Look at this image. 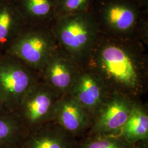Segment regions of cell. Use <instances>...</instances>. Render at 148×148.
<instances>
[{"label": "cell", "mask_w": 148, "mask_h": 148, "mask_svg": "<svg viewBox=\"0 0 148 148\" xmlns=\"http://www.w3.org/2000/svg\"><path fill=\"white\" fill-rule=\"evenodd\" d=\"M26 26L16 0L0 1V55L5 53Z\"/></svg>", "instance_id": "7c38bea8"}, {"label": "cell", "mask_w": 148, "mask_h": 148, "mask_svg": "<svg viewBox=\"0 0 148 148\" xmlns=\"http://www.w3.org/2000/svg\"><path fill=\"white\" fill-rule=\"evenodd\" d=\"M11 112L9 111L7 108L5 106L3 101H2L1 97H0V115H5L8 113H10Z\"/></svg>", "instance_id": "ac0fdd59"}, {"label": "cell", "mask_w": 148, "mask_h": 148, "mask_svg": "<svg viewBox=\"0 0 148 148\" xmlns=\"http://www.w3.org/2000/svg\"><path fill=\"white\" fill-rule=\"evenodd\" d=\"M40 80L38 74L16 57L0 55V97L11 112Z\"/></svg>", "instance_id": "5b68a950"}, {"label": "cell", "mask_w": 148, "mask_h": 148, "mask_svg": "<svg viewBox=\"0 0 148 148\" xmlns=\"http://www.w3.org/2000/svg\"><path fill=\"white\" fill-rule=\"evenodd\" d=\"M135 101L124 95L110 93L93 118L87 134H121Z\"/></svg>", "instance_id": "ba28073f"}, {"label": "cell", "mask_w": 148, "mask_h": 148, "mask_svg": "<svg viewBox=\"0 0 148 148\" xmlns=\"http://www.w3.org/2000/svg\"><path fill=\"white\" fill-rule=\"evenodd\" d=\"M77 140L54 121L27 132L21 148H76Z\"/></svg>", "instance_id": "8fae6325"}, {"label": "cell", "mask_w": 148, "mask_h": 148, "mask_svg": "<svg viewBox=\"0 0 148 148\" xmlns=\"http://www.w3.org/2000/svg\"><path fill=\"white\" fill-rule=\"evenodd\" d=\"M94 1L95 0H57V18L74 13L90 11Z\"/></svg>", "instance_id": "e0dca14e"}, {"label": "cell", "mask_w": 148, "mask_h": 148, "mask_svg": "<svg viewBox=\"0 0 148 148\" xmlns=\"http://www.w3.org/2000/svg\"><path fill=\"white\" fill-rule=\"evenodd\" d=\"M82 68L97 74L110 93L140 101L147 92L148 54L137 39L101 34Z\"/></svg>", "instance_id": "6da1fadb"}, {"label": "cell", "mask_w": 148, "mask_h": 148, "mask_svg": "<svg viewBox=\"0 0 148 148\" xmlns=\"http://www.w3.org/2000/svg\"><path fill=\"white\" fill-rule=\"evenodd\" d=\"M27 26H53L57 19V0H16Z\"/></svg>", "instance_id": "4fadbf2b"}, {"label": "cell", "mask_w": 148, "mask_h": 148, "mask_svg": "<svg viewBox=\"0 0 148 148\" xmlns=\"http://www.w3.org/2000/svg\"><path fill=\"white\" fill-rule=\"evenodd\" d=\"M53 121L77 140L87 133L92 123L88 114L70 94L59 98Z\"/></svg>", "instance_id": "30bf717a"}, {"label": "cell", "mask_w": 148, "mask_h": 148, "mask_svg": "<svg viewBox=\"0 0 148 148\" xmlns=\"http://www.w3.org/2000/svg\"><path fill=\"white\" fill-rule=\"evenodd\" d=\"M25 133L13 112L0 115V148L20 145Z\"/></svg>", "instance_id": "9a60e30c"}, {"label": "cell", "mask_w": 148, "mask_h": 148, "mask_svg": "<svg viewBox=\"0 0 148 148\" xmlns=\"http://www.w3.org/2000/svg\"><path fill=\"white\" fill-rule=\"evenodd\" d=\"M2 1V0H0V1Z\"/></svg>", "instance_id": "44dd1931"}, {"label": "cell", "mask_w": 148, "mask_h": 148, "mask_svg": "<svg viewBox=\"0 0 148 148\" xmlns=\"http://www.w3.org/2000/svg\"><path fill=\"white\" fill-rule=\"evenodd\" d=\"M109 93L103 81L97 74L82 68L68 94L79 103L93 120Z\"/></svg>", "instance_id": "9c48e42d"}, {"label": "cell", "mask_w": 148, "mask_h": 148, "mask_svg": "<svg viewBox=\"0 0 148 148\" xmlns=\"http://www.w3.org/2000/svg\"><path fill=\"white\" fill-rule=\"evenodd\" d=\"M76 148H135L121 134H86L77 140Z\"/></svg>", "instance_id": "2e32d148"}, {"label": "cell", "mask_w": 148, "mask_h": 148, "mask_svg": "<svg viewBox=\"0 0 148 148\" xmlns=\"http://www.w3.org/2000/svg\"><path fill=\"white\" fill-rule=\"evenodd\" d=\"M57 45L52 27L27 25L5 53L16 57L38 74Z\"/></svg>", "instance_id": "277c9868"}, {"label": "cell", "mask_w": 148, "mask_h": 148, "mask_svg": "<svg viewBox=\"0 0 148 148\" xmlns=\"http://www.w3.org/2000/svg\"><path fill=\"white\" fill-rule=\"evenodd\" d=\"M90 11L101 35L137 40L139 21L148 13L137 0H95Z\"/></svg>", "instance_id": "3957f363"}, {"label": "cell", "mask_w": 148, "mask_h": 148, "mask_svg": "<svg viewBox=\"0 0 148 148\" xmlns=\"http://www.w3.org/2000/svg\"><path fill=\"white\" fill-rule=\"evenodd\" d=\"M21 148V147H20V145H15V146H12V147H11L10 148Z\"/></svg>", "instance_id": "ffe728a7"}, {"label": "cell", "mask_w": 148, "mask_h": 148, "mask_svg": "<svg viewBox=\"0 0 148 148\" xmlns=\"http://www.w3.org/2000/svg\"><path fill=\"white\" fill-rule=\"evenodd\" d=\"M60 97L40 79L24 96L13 113L27 132L53 121Z\"/></svg>", "instance_id": "8992f818"}, {"label": "cell", "mask_w": 148, "mask_h": 148, "mask_svg": "<svg viewBox=\"0 0 148 148\" xmlns=\"http://www.w3.org/2000/svg\"><path fill=\"white\" fill-rule=\"evenodd\" d=\"M82 67L58 43L38 74L40 79L60 96L69 93Z\"/></svg>", "instance_id": "52a82bcc"}, {"label": "cell", "mask_w": 148, "mask_h": 148, "mask_svg": "<svg viewBox=\"0 0 148 148\" xmlns=\"http://www.w3.org/2000/svg\"><path fill=\"white\" fill-rule=\"evenodd\" d=\"M135 148H148V139L136 143Z\"/></svg>", "instance_id": "d6986e66"}, {"label": "cell", "mask_w": 148, "mask_h": 148, "mask_svg": "<svg viewBox=\"0 0 148 148\" xmlns=\"http://www.w3.org/2000/svg\"><path fill=\"white\" fill-rule=\"evenodd\" d=\"M52 29L59 46L82 68L101 35L91 12L60 16Z\"/></svg>", "instance_id": "7a4b0ae2"}, {"label": "cell", "mask_w": 148, "mask_h": 148, "mask_svg": "<svg viewBox=\"0 0 148 148\" xmlns=\"http://www.w3.org/2000/svg\"><path fill=\"white\" fill-rule=\"evenodd\" d=\"M121 134L127 142L133 144L148 139V109L141 101H134Z\"/></svg>", "instance_id": "5bb4252c"}]
</instances>
